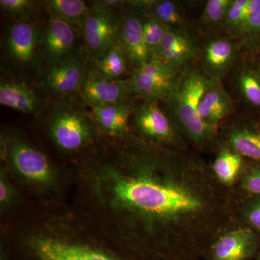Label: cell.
<instances>
[{"label":"cell","instance_id":"17","mask_svg":"<svg viewBox=\"0 0 260 260\" xmlns=\"http://www.w3.org/2000/svg\"><path fill=\"white\" fill-rule=\"evenodd\" d=\"M196 56V46L189 32L167 28L156 59L173 68L182 70Z\"/></svg>","mask_w":260,"mask_h":260},{"label":"cell","instance_id":"14","mask_svg":"<svg viewBox=\"0 0 260 260\" xmlns=\"http://www.w3.org/2000/svg\"><path fill=\"white\" fill-rule=\"evenodd\" d=\"M239 49V44L229 38L217 37L211 39L203 49V71L213 79L220 81L237 61Z\"/></svg>","mask_w":260,"mask_h":260},{"label":"cell","instance_id":"28","mask_svg":"<svg viewBox=\"0 0 260 260\" xmlns=\"http://www.w3.org/2000/svg\"><path fill=\"white\" fill-rule=\"evenodd\" d=\"M232 190L237 194L260 197V164L246 160L242 175Z\"/></svg>","mask_w":260,"mask_h":260},{"label":"cell","instance_id":"16","mask_svg":"<svg viewBox=\"0 0 260 260\" xmlns=\"http://www.w3.org/2000/svg\"><path fill=\"white\" fill-rule=\"evenodd\" d=\"M10 155L15 169L23 177L37 182H46L51 179L50 162L37 149L16 140L11 145Z\"/></svg>","mask_w":260,"mask_h":260},{"label":"cell","instance_id":"22","mask_svg":"<svg viewBox=\"0 0 260 260\" xmlns=\"http://www.w3.org/2000/svg\"><path fill=\"white\" fill-rule=\"evenodd\" d=\"M134 110V105L131 102L119 103L91 107V116L106 133L121 135L127 133L129 118Z\"/></svg>","mask_w":260,"mask_h":260},{"label":"cell","instance_id":"23","mask_svg":"<svg viewBox=\"0 0 260 260\" xmlns=\"http://www.w3.org/2000/svg\"><path fill=\"white\" fill-rule=\"evenodd\" d=\"M93 63V68L89 69L109 80H126L124 78L128 75L130 76L133 70L129 56L119 40Z\"/></svg>","mask_w":260,"mask_h":260},{"label":"cell","instance_id":"30","mask_svg":"<svg viewBox=\"0 0 260 260\" xmlns=\"http://www.w3.org/2000/svg\"><path fill=\"white\" fill-rule=\"evenodd\" d=\"M37 3L31 0H1L0 8L14 22H34Z\"/></svg>","mask_w":260,"mask_h":260},{"label":"cell","instance_id":"10","mask_svg":"<svg viewBox=\"0 0 260 260\" xmlns=\"http://www.w3.org/2000/svg\"><path fill=\"white\" fill-rule=\"evenodd\" d=\"M260 247V235L239 223L220 234L208 248L205 260H251Z\"/></svg>","mask_w":260,"mask_h":260},{"label":"cell","instance_id":"25","mask_svg":"<svg viewBox=\"0 0 260 260\" xmlns=\"http://www.w3.org/2000/svg\"><path fill=\"white\" fill-rule=\"evenodd\" d=\"M42 5L48 15L70 24L76 29L83 30L84 21L90 7L82 0H46Z\"/></svg>","mask_w":260,"mask_h":260},{"label":"cell","instance_id":"26","mask_svg":"<svg viewBox=\"0 0 260 260\" xmlns=\"http://www.w3.org/2000/svg\"><path fill=\"white\" fill-rule=\"evenodd\" d=\"M234 194L239 223L250 228L260 235V197Z\"/></svg>","mask_w":260,"mask_h":260},{"label":"cell","instance_id":"21","mask_svg":"<svg viewBox=\"0 0 260 260\" xmlns=\"http://www.w3.org/2000/svg\"><path fill=\"white\" fill-rule=\"evenodd\" d=\"M0 104L25 114H39L42 103L32 88L16 81L0 83Z\"/></svg>","mask_w":260,"mask_h":260},{"label":"cell","instance_id":"15","mask_svg":"<svg viewBox=\"0 0 260 260\" xmlns=\"http://www.w3.org/2000/svg\"><path fill=\"white\" fill-rule=\"evenodd\" d=\"M251 56L238 65L234 85L240 100L254 115L260 116V54Z\"/></svg>","mask_w":260,"mask_h":260},{"label":"cell","instance_id":"33","mask_svg":"<svg viewBox=\"0 0 260 260\" xmlns=\"http://www.w3.org/2000/svg\"><path fill=\"white\" fill-rule=\"evenodd\" d=\"M8 197V187L5 185V182L1 181V184H0V200H1V202H5Z\"/></svg>","mask_w":260,"mask_h":260},{"label":"cell","instance_id":"5","mask_svg":"<svg viewBox=\"0 0 260 260\" xmlns=\"http://www.w3.org/2000/svg\"><path fill=\"white\" fill-rule=\"evenodd\" d=\"M92 116L71 105L54 107L50 122L51 136L63 150L74 151L90 141L93 133Z\"/></svg>","mask_w":260,"mask_h":260},{"label":"cell","instance_id":"20","mask_svg":"<svg viewBox=\"0 0 260 260\" xmlns=\"http://www.w3.org/2000/svg\"><path fill=\"white\" fill-rule=\"evenodd\" d=\"M133 10L153 17L167 28L186 30V19L179 3L171 0L129 1Z\"/></svg>","mask_w":260,"mask_h":260},{"label":"cell","instance_id":"11","mask_svg":"<svg viewBox=\"0 0 260 260\" xmlns=\"http://www.w3.org/2000/svg\"><path fill=\"white\" fill-rule=\"evenodd\" d=\"M85 47L66 60L47 70L42 80L44 88L53 95L67 97L80 92L88 70Z\"/></svg>","mask_w":260,"mask_h":260},{"label":"cell","instance_id":"18","mask_svg":"<svg viewBox=\"0 0 260 260\" xmlns=\"http://www.w3.org/2000/svg\"><path fill=\"white\" fill-rule=\"evenodd\" d=\"M119 41L129 56L133 69L153 59L145 44L141 18L135 10L122 15Z\"/></svg>","mask_w":260,"mask_h":260},{"label":"cell","instance_id":"3","mask_svg":"<svg viewBox=\"0 0 260 260\" xmlns=\"http://www.w3.org/2000/svg\"><path fill=\"white\" fill-rule=\"evenodd\" d=\"M42 32L35 22H13L5 36L6 55L13 68L20 72L35 73L41 63Z\"/></svg>","mask_w":260,"mask_h":260},{"label":"cell","instance_id":"1","mask_svg":"<svg viewBox=\"0 0 260 260\" xmlns=\"http://www.w3.org/2000/svg\"><path fill=\"white\" fill-rule=\"evenodd\" d=\"M135 148L113 187L128 217L127 253L145 260L204 259L216 238L239 223L234 191L189 150L149 143Z\"/></svg>","mask_w":260,"mask_h":260},{"label":"cell","instance_id":"7","mask_svg":"<svg viewBox=\"0 0 260 260\" xmlns=\"http://www.w3.org/2000/svg\"><path fill=\"white\" fill-rule=\"evenodd\" d=\"M182 70L153 58L133 70L127 79L130 90L133 95L143 98L145 101L164 100Z\"/></svg>","mask_w":260,"mask_h":260},{"label":"cell","instance_id":"34","mask_svg":"<svg viewBox=\"0 0 260 260\" xmlns=\"http://www.w3.org/2000/svg\"><path fill=\"white\" fill-rule=\"evenodd\" d=\"M256 260H260V247L259 249V251H258L257 255L256 256Z\"/></svg>","mask_w":260,"mask_h":260},{"label":"cell","instance_id":"6","mask_svg":"<svg viewBox=\"0 0 260 260\" xmlns=\"http://www.w3.org/2000/svg\"><path fill=\"white\" fill-rule=\"evenodd\" d=\"M121 18L95 3L90 7L82 30L89 61L96 60L119 40Z\"/></svg>","mask_w":260,"mask_h":260},{"label":"cell","instance_id":"27","mask_svg":"<svg viewBox=\"0 0 260 260\" xmlns=\"http://www.w3.org/2000/svg\"><path fill=\"white\" fill-rule=\"evenodd\" d=\"M247 42L251 50L260 44V0H250L239 37Z\"/></svg>","mask_w":260,"mask_h":260},{"label":"cell","instance_id":"12","mask_svg":"<svg viewBox=\"0 0 260 260\" xmlns=\"http://www.w3.org/2000/svg\"><path fill=\"white\" fill-rule=\"evenodd\" d=\"M76 32L70 24L49 15L41 45V63L46 72L79 50L75 49Z\"/></svg>","mask_w":260,"mask_h":260},{"label":"cell","instance_id":"29","mask_svg":"<svg viewBox=\"0 0 260 260\" xmlns=\"http://www.w3.org/2000/svg\"><path fill=\"white\" fill-rule=\"evenodd\" d=\"M141 20L145 44L152 57L156 58L167 27L149 15H144Z\"/></svg>","mask_w":260,"mask_h":260},{"label":"cell","instance_id":"19","mask_svg":"<svg viewBox=\"0 0 260 260\" xmlns=\"http://www.w3.org/2000/svg\"><path fill=\"white\" fill-rule=\"evenodd\" d=\"M232 97L224 88L220 80L207 90L200 100L198 112L207 125L218 129L229 119L234 111Z\"/></svg>","mask_w":260,"mask_h":260},{"label":"cell","instance_id":"35","mask_svg":"<svg viewBox=\"0 0 260 260\" xmlns=\"http://www.w3.org/2000/svg\"><path fill=\"white\" fill-rule=\"evenodd\" d=\"M259 50H260V49H259ZM259 54H260V53H259Z\"/></svg>","mask_w":260,"mask_h":260},{"label":"cell","instance_id":"13","mask_svg":"<svg viewBox=\"0 0 260 260\" xmlns=\"http://www.w3.org/2000/svg\"><path fill=\"white\" fill-rule=\"evenodd\" d=\"M80 93L90 107H101L130 102L133 93L128 80L103 78L88 68Z\"/></svg>","mask_w":260,"mask_h":260},{"label":"cell","instance_id":"8","mask_svg":"<svg viewBox=\"0 0 260 260\" xmlns=\"http://www.w3.org/2000/svg\"><path fill=\"white\" fill-rule=\"evenodd\" d=\"M218 148L230 149L246 160L260 164V116L225 121L218 129Z\"/></svg>","mask_w":260,"mask_h":260},{"label":"cell","instance_id":"2","mask_svg":"<svg viewBox=\"0 0 260 260\" xmlns=\"http://www.w3.org/2000/svg\"><path fill=\"white\" fill-rule=\"evenodd\" d=\"M215 81L203 70L188 65L162 100L179 133L198 152L216 153L218 148V130L207 125L198 112L202 97Z\"/></svg>","mask_w":260,"mask_h":260},{"label":"cell","instance_id":"32","mask_svg":"<svg viewBox=\"0 0 260 260\" xmlns=\"http://www.w3.org/2000/svg\"><path fill=\"white\" fill-rule=\"evenodd\" d=\"M232 0H209L207 2L203 13L201 21L209 28L223 25Z\"/></svg>","mask_w":260,"mask_h":260},{"label":"cell","instance_id":"31","mask_svg":"<svg viewBox=\"0 0 260 260\" xmlns=\"http://www.w3.org/2000/svg\"><path fill=\"white\" fill-rule=\"evenodd\" d=\"M250 0H232L228 10L223 27L229 35L239 37L247 14Z\"/></svg>","mask_w":260,"mask_h":260},{"label":"cell","instance_id":"4","mask_svg":"<svg viewBox=\"0 0 260 260\" xmlns=\"http://www.w3.org/2000/svg\"><path fill=\"white\" fill-rule=\"evenodd\" d=\"M135 125L149 143L176 150H188L189 145L158 101H145L133 112Z\"/></svg>","mask_w":260,"mask_h":260},{"label":"cell","instance_id":"9","mask_svg":"<svg viewBox=\"0 0 260 260\" xmlns=\"http://www.w3.org/2000/svg\"><path fill=\"white\" fill-rule=\"evenodd\" d=\"M30 260H145L126 253L116 256L83 244L54 239L40 238L30 245Z\"/></svg>","mask_w":260,"mask_h":260},{"label":"cell","instance_id":"24","mask_svg":"<svg viewBox=\"0 0 260 260\" xmlns=\"http://www.w3.org/2000/svg\"><path fill=\"white\" fill-rule=\"evenodd\" d=\"M246 162V159L239 154L230 149L220 147L210 167L218 182L232 189L242 175Z\"/></svg>","mask_w":260,"mask_h":260}]
</instances>
